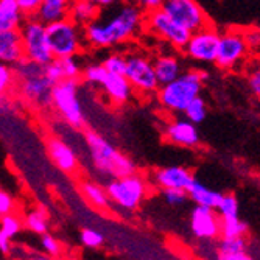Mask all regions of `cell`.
I'll use <instances>...</instances> for the list:
<instances>
[{
  "mask_svg": "<svg viewBox=\"0 0 260 260\" xmlns=\"http://www.w3.org/2000/svg\"><path fill=\"white\" fill-rule=\"evenodd\" d=\"M206 75L200 70H185L181 77L169 84H164L157 90L159 105L169 112L179 114L185 111L192 100L200 97Z\"/></svg>",
  "mask_w": 260,
  "mask_h": 260,
  "instance_id": "obj_4",
  "label": "cell"
},
{
  "mask_svg": "<svg viewBox=\"0 0 260 260\" xmlns=\"http://www.w3.org/2000/svg\"><path fill=\"white\" fill-rule=\"evenodd\" d=\"M16 83L14 67L5 62H0V95L7 93Z\"/></svg>",
  "mask_w": 260,
  "mask_h": 260,
  "instance_id": "obj_33",
  "label": "cell"
},
{
  "mask_svg": "<svg viewBox=\"0 0 260 260\" xmlns=\"http://www.w3.org/2000/svg\"><path fill=\"white\" fill-rule=\"evenodd\" d=\"M217 212L221 218L239 217V201L232 193H223V198L217 207Z\"/></svg>",
  "mask_w": 260,
  "mask_h": 260,
  "instance_id": "obj_31",
  "label": "cell"
},
{
  "mask_svg": "<svg viewBox=\"0 0 260 260\" xmlns=\"http://www.w3.org/2000/svg\"><path fill=\"white\" fill-rule=\"evenodd\" d=\"M190 229L200 240H214L221 235V217L217 209L195 206L190 215Z\"/></svg>",
  "mask_w": 260,
  "mask_h": 260,
  "instance_id": "obj_14",
  "label": "cell"
},
{
  "mask_svg": "<svg viewBox=\"0 0 260 260\" xmlns=\"http://www.w3.org/2000/svg\"><path fill=\"white\" fill-rule=\"evenodd\" d=\"M125 77L133 84L134 90L140 95H153L157 93L160 83L157 80L154 61H151L144 53H129L126 55V72Z\"/></svg>",
  "mask_w": 260,
  "mask_h": 260,
  "instance_id": "obj_9",
  "label": "cell"
},
{
  "mask_svg": "<svg viewBox=\"0 0 260 260\" xmlns=\"http://www.w3.org/2000/svg\"><path fill=\"white\" fill-rule=\"evenodd\" d=\"M154 70H156V75H157L160 86L172 83L173 80L181 77L184 72L181 59L176 55H170V53L159 55L154 59Z\"/></svg>",
  "mask_w": 260,
  "mask_h": 260,
  "instance_id": "obj_21",
  "label": "cell"
},
{
  "mask_svg": "<svg viewBox=\"0 0 260 260\" xmlns=\"http://www.w3.org/2000/svg\"><path fill=\"white\" fill-rule=\"evenodd\" d=\"M25 58L20 30H0V62L16 66Z\"/></svg>",
  "mask_w": 260,
  "mask_h": 260,
  "instance_id": "obj_19",
  "label": "cell"
},
{
  "mask_svg": "<svg viewBox=\"0 0 260 260\" xmlns=\"http://www.w3.org/2000/svg\"><path fill=\"white\" fill-rule=\"evenodd\" d=\"M56 59L61 66L64 80L66 78H69V80H80L81 78L83 67H81V62L77 59V56H64V58H56Z\"/></svg>",
  "mask_w": 260,
  "mask_h": 260,
  "instance_id": "obj_30",
  "label": "cell"
},
{
  "mask_svg": "<svg viewBox=\"0 0 260 260\" xmlns=\"http://www.w3.org/2000/svg\"><path fill=\"white\" fill-rule=\"evenodd\" d=\"M25 226L35 234H45L49 229V221H47V214L44 209H35L28 212L25 217Z\"/></svg>",
  "mask_w": 260,
  "mask_h": 260,
  "instance_id": "obj_26",
  "label": "cell"
},
{
  "mask_svg": "<svg viewBox=\"0 0 260 260\" xmlns=\"http://www.w3.org/2000/svg\"><path fill=\"white\" fill-rule=\"evenodd\" d=\"M87 2L97 5L100 10H105V8H111L114 5H119L122 2H125V0H87Z\"/></svg>",
  "mask_w": 260,
  "mask_h": 260,
  "instance_id": "obj_46",
  "label": "cell"
},
{
  "mask_svg": "<svg viewBox=\"0 0 260 260\" xmlns=\"http://www.w3.org/2000/svg\"><path fill=\"white\" fill-rule=\"evenodd\" d=\"M108 75V70L103 66V62H95V64H87L86 67H83V81L90 84V86H100L103 83V80Z\"/></svg>",
  "mask_w": 260,
  "mask_h": 260,
  "instance_id": "obj_28",
  "label": "cell"
},
{
  "mask_svg": "<svg viewBox=\"0 0 260 260\" xmlns=\"http://www.w3.org/2000/svg\"><path fill=\"white\" fill-rule=\"evenodd\" d=\"M245 35V41L249 47V50H260V30L258 28H252V30H246L243 31Z\"/></svg>",
  "mask_w": 260,
  "mask_h": 260,
  "instance_id": "obj_43",
  "label": "cell"
},
{
  "mask_svg": "<svg viewBox=\"0 0 260 260\" xmlns=\"http://www.w3.org/2000/svg\"><path fill=\"white\" fill-rule=\"evenodd\" d=\"M14 207H16L14 198L10 193H7L5 190H2V188H0V217L13 214Z\"/></svg>",
  "mask_w": 260,
  "mask_h": 260,
  "instance_id": "obj_40",
  "label": "cell"
},
{
  "mask_svg": "<svg viewBox=\"0 0 260 260\" xmlns=\"http://www.w3.org/2000/svg\"><path fill=\"white\" fill-rule=\"evenodd\" d=\"M25 17L17 0H0V30H20Z\"/></svg>",
  "mask_w": 260,
  "mask_h": 260,
  "instance_id": "obj_22",
  "label": "cell"
},
{
  "mask_svg": "<svg viewBox=\"0 0 260 260\" xmlns=\"http://www.w3.org/2000/svg\"><path fill=\"white\" fill-rule=\"evenodd\" d=\"M105 242V235L95 229H83L81 231V243L87 248H99Z\"/></svg>",
  "mask_w": 260,
  "mask_h": 260,
  "instance_id": "obj_37",
  "label": "cell"
},
{
  "mask_svg": "<svg viewBox=\"0 0 260 260\" xmlns=\"http://www.w3.org/2000/svg\"><path fill=\"white\" fill-rule=\"evenodd\" d=\"M20 228H22V221L16 215L8 214V215L0 217V231H2L5 235H8L10 239L16 237L20 231Z\"/></svg>",
  "mask_w": 260,
  "mask_h": 260,
  "instance_id": "obj_35",
  "label": "cell"
},
{
  "mask_svg": "<svg viewBox=\"0 0 260 260\" xmlns=\"http://www.w3.org/2000/svg\"><path fill=\"white\" fill-rule=\"evenodd\" d=\"M72 2L74 0H44L39 10L36 11L35 17L42 23H45V25L64 20L69 17Z\"/></svg>",
  "mask_w": 260,
  "mask_h": 260,
  "instance_id": "obj_20",
  "label": "cell"
},
{
  "mask_svg": "<svg viewBox=\"0 0 260 260\" xmlns=\"http://www.w3.org/2000/svg\"><path fill=\"white\" fill-rule=\"evenodd\" d=\"M162 197H164L165 203L170 206H182L184 203L190 200L188 192L181 190V188H165V190H162Z\"/></svg>",
  "mask_w": 260,
  "mask_h": 260,
  "instance_id": "obj_36",
  "label": "cell"
},
{
  "mask_svg": "<svg viewBox=\"0 0 260 260\" xmlns=\"http://www.w3.org/2000/svg\"><path fill=\"white\" fill-rule=\"evenodd\" d=\"M217 260H255L248 251L242 252H217Z\"/></svg>",
  "mask_w": 260,
  "mask_h": 260,
  "instance_id": "obj_45",
  "label": "cell"
},
{
  "mask_svg": "<svg viewBox=\"0 0 260 260\" xmlns=\"http://www.w3.org/2000/svg\"><path fill=\"white\" fill-rule=\"evenodd\" d=\"M45 148L49 153V157L56 167L66 173H74L78 167V157L74 151V148L69 144L56 136H52L47 139L45 142Z\"/></svg>",
  "mask_w": 260,
  "mask_h": 260,
  "instance_id": "obj_16",
  "label": "cell"
},
{
  "mask_svg": "<svg viewBox=\"0 0 260 260\" xmlns=\"http://www.w3.org/2000/svg\"><path fill=\"white\" fill-rule=\"evenodd\" d=\"M164 136L170 144L184 147V148H193L200 144V133L197 125L188 119H176L165 125Z\"/></svg>",
  "mask_w": 260,
  "mask_h": 260,
  "instance_id": "obj_15",
  "label": "cell"
},
{
  "mask_svg": "<svg viewBox=\"0 0 260 260\" xmlns=\"http://www.w3.org/2000/svg\"><path fill=\"white\" fill-rule=\"evenodd\" d=\"M10 251H11V239L0 231V252L8 254Z\"/></svg>",
  "mask_w": 260,
  "mask_h": 260,
  "instance_id": "obj_47",
  "label": "cell"
},
{
  "mask_svg": "<svg viewBox=\"0 0 260 260\" xmlns=\"http://www.w3.org/2000/svg\"><path fill=\"white\" fill-rule=\"evenodd\" d=\"M154 182L165 190V188H181V190H188L195 181V176L190 170L181 167V165H170V167H162L154 172Z\"/></svg>",
  "mask_w": 260,
  "mask_h": 260,
  "instance_id": "obj_17",
  "label": "cell"
},
{
  "mask_svg": "<svg viewBox=\"0 0 260 260\" xmlns=\"http://www.w3.org/2000/svg\"><path fill=\"white\" fill-rule=\"evenodd\" d=\"M248 86L252 92V95L260 100V67L252 69L248 75Z\"/></svg>",
  "mask_w": 260,
  "mask_h": 260,
  "instance_id": "obj_41",
  "label": "cell"
},
{
  "mask_svg": "<svg viewBox=\"0 0 260 260\" xmlns=\"http://www.w3.org/2000/svg\"><path fill=\"white\" fill-rule=\"evenodd\" d=\"M20 10L23 11L27 17H33L36 14V11L39 10V7L42 5L44 0H17Z\"/></svg>",
  "mask_w": 260,
  "mask_h": 260,
  "instance_id": "obj_42",
  "label": "cell"
},
{
  "mask_svg": "<svg viewBox=\"0 0 260 260\" xmlns=\"http://www.w3.org/2000/svg\"><path fill=\"white\" fill-rule=\"evenodd\" d=\"M248 52L249 47L245 41L243 31L228 30L221 33L215 64L223 70H232L246 58Z\"/></svg>",
  "mask_w": 260,
  "mask_h": 260,
  "instance_id": "obj_13",
  "label": "cell"
},
{
  "mask_svg": "<svg viewBox=\"0 0 260 260\" xmlns=\"http://www.w3.org/2000/svg\"><path fill=\"white\" fill-rule=\"evenodd\" d=\"M188 197L190 200L198 204V206H206V207H212V209H217L221 198H223V193L214 190V188L207 187L206 184L200 182L198 179L193 181V184L188 187Z\"/></svg>",
  "mask_w": 260,
  "mask_h": 260,
  "instance_id": "obj_23",
  "label": "cell"
},
{
  "mask_svg": "<svg viewBox=\"0 0 260 260\" xmlns=\"http://www.w3.org/2000/svg\"><path fill=\"white\" fill-rule=\"evenodd\" d=\"M162 10L190 33L209 25V17L197 0H165Z\"/></svg>",
  "mask_w": 260,
  "mask_h": 260,
  "instance_id": "obj_12",
  "label": "cell"
},
{
  "mask_svg": "<svg viewBox=\"0 0 260 260\" xmlns=\"http://www.w3.org/2000/svg\"><path fill=\"white\" fill-rule=\"evenodd\" d=\"M147 190V181L144 176L137 175V172L123 178H115L106 185L111 201L125 210H136L145 200Z\"/></svg>",
  "mask_w": 260,
  "mask_h": 260,
  "instance_id": "obj_8",
  "label": "cell"
},
{
  "mask_svg": "<svg viewBox=\"0 0 260 260\" xmlns=\"http://www.w3.org/2000/svg\"><path fill=\"white\" fill-rule=\"evenodd\" d=\"M100 11V16L84 27V39L93 49H109L131 41L145 23V13L133 2H122Z\"/></svg>",
  "mask_w": 260,
  "mask_h": 260,
  "instance_id": "obj_1",
  "label": "cell"
},
{
  "mask_svg": "<svg viewBox=\"0 0 260 260\" xmlns=\"http://www.w3.org/2000/svg\"><path fill=\"white\" fill-rule=\"evenodd\" d=\"M44 72H45V77L49 78L53 84L59 83L61 80H64V75H62V70H61V66L58 62V59L55 58L50 64L44 66Z\"/></svg>",
  "mask_w": 260,
  "mask_h": 260,
  "instance_id": "obj_39",
  "label": "cell"
},
{
  "mask_svg": "<svg viewBox=\"0 0 260 260\" xmlns=\"http://www.w3.org/2000/svg\"><path fill=\"white\" fill-rule=\"evenodd\" d=\"M33 260H50V255H39V257H36Z\"/></svg>",
  "mask_w": 260,
  "mask_h": 260,
  "instance_id": "obj_48",
  "label": "cell"
},
{
  "mask_svg": "<svg viewBox=\"0 0 260 260\" xmlns=\"http://www.w3.org/2000/svg\"><path fill=\"white\" fill-rule=\"evenodd\" d=\"M41 245H42V249H44V252L47 255H50V257H58L59 255V251H61L59 243L49 232H45V234L41 235Z\"/></svg>",
  "mask_w": 260,
  "mask_h": 260,
  "instance_id": "obj_38",
  "label": "cell"
},
{
  "mask_svg": "<svg viewBox=\"0 0 260 260\" xmlns=\"http://www.w3.org/2000/svg\"><path fill=\"white\" fill-rule=\"evenodd\" d=\"M131 2L136 4L144 13H150V11L162 8L165 0H131Z\"/></svg>",
  "mask_w": 260,
  "mask_h": 260,
  "instance_id": "obj_44",
  "label": "cell"
},
{
  "mask_svg": "<svg viewBox=\"0 0 260 260\" xmlns=\"http://www.w3.org/2000/svg\"><path fill=\"white\" fill-rule=\"evenodd\" d=\"M14 72L17 87L23 100L41 109L52 105L55 84L45 77L44 66L23 58L14 66Z\"/></svg>",
  "mask_w": 260,
  "mask_h": 260,
  "instance_id": "obj_3",
  "label": "cell"
},
{
  "mask_svg": "<svg viewBox=\"0 0 260 260\" xmlns=\"http://www.w3.org/2000/svg\"><path fill=\"white\" fill-rule=\"evenodd\" d=\"M20 33L27 59L35 61L41 66H47L55 59L45 23H42L33 16L23 22V25L20 27Z\"/></svg>",
  "mask_w": 260,
  "mask_h": 260,
  "instance_id": "obj_7",
  "label": "cell"
},
{
  "mask_svg": "<svg viewBox=\"0 0 260 260\" xmlns=\"http://www.w3.org/2000/svg\"><path fill=\"white\" fill-rule=\"evenodd\" d=\"M81 192L86 197V200L99 209H108L111 204V198L106 192V188L100 187L95 182H83L81 184Z\"/></svg>",
  "mask_w": 260,
  "mask_h": 260,
  "instance_id": "obj_25",
  "label": "cell"
},
{
  "mask_svg": "<svg viewBox=\"0 0 260 260\" xmlns=\"http://www.w3.org/2000/svg\"><path fill=\"white\" fill-rule=\"evenodd\" d=\"M49 41L55 58L75 56L81 52L84 44V28L72 19H64L47 25Z\"/></svg>",
  "mask_w": 260,
  "mask_h": 260,
  "instance_id": "obj_6",
  "label": "cell"
},
{
  "mask_svg": "<svg viewBox=\"0 0 260 260\" xmlns=\"http://www.w3.org/2000/svg\"><path fill=\"white\" fill-rule=\"evenodd\" d=\"M220 38L221 33H218L214 27L207 25L190 35V39L185 44L182 52L185 53V56L197 62H215Z\"/></svg>",
  "mask_w": 260,
  "mask_h": 260,
  "instance_id": "obj_11",
  "label": "cell"
},
{
  "mask_svg": "<svg viewBox=\"0 0 260 260\" xmlns=\"http://www.w3.org/2000/svg\"><path fill=\"white\" fill-rule=\"evenodd\" d=\"M248 232V224L239 217L221 218V237H245Z\"/></svg>",
  "mask_w": 260,
  "mask_h": 260,
  "instance_id": "obj_27",
  "label": "cell"
},
{
  "mask_svg": "<svg viewBox=\"0 0 260 260\" xmlns=\"http://www.w3.org/2000/svg\"><path fill=\"white\" fill-rule=\"evenodd\" d=\"M52 106L61 119L75 129L84 126L86 117L80 100V80H61L53 87Z\"/></svg>",
  "mask_w": 260,
  "mask_h": 260,
  "instance_id": "obj_5",
  "label": "cell"
},
{
  "mask_svg": "<svg viewBox=\"0 0 260 260\" xmlns=\"http://www.w3.org/2000/svg\"><path fill=\"white\" fill-rule=\"evenodd\" d=\"M103 66L109 74L125 75L126 72V55L123 53H111L105 58Z\"/></svg>",
  "mask_w": 260,
  "mask_h": 260,
  "instance_id": "obj_32",
  "label": "cell"
},
{
  "mask_svg": "<svg viewBox=\"0 0 260 260\" xmlns=\"http://www.w3.org/2000/svg\"><path fill=\"white\" fill-rule=\"evenodd\" d=\"M84 140L89 148V154H90L93 167L102 175L111 176L115 179V178H123L137 172V167L133 162V159L120 153L99 133L92 129L84 131Z\"/></svg>",
  "mask_w": 260,
  "mask_h": 260,
  "instance_id": "obj_2",
  "label": "cell"
},
{
  "mask_svg": "<svg viewBox=\"0 0 260 260\" xmlns=\"http://www.w3.org/2000/svg\"><path fill=\"white\" fill-rule=\"evenodd\" d=\"M100 11L102 10L97 5L87 2V0H74L72 7H70L69 19H72L75 23L84 28L100 16Z\"/></svg>",
  "mask_w": 260,
  "mask_h": 260,
  "instance_id": "obj_24",
  "label": "cell"
},
{
  "mask_svg": "<svg viewBox=\"0 0 260 260\" xmlns=\"http://www.w3.org/2000/svg\"><path fill=\"white\" fill-rule=\"evenodd\" d=\"M184 115H185V119L193 122L195 125L203 123L206 120V117H207V105H206L204 99L200 95L195 100H192L190 105L185 108Z\"/></svg>",
  "mask_w": 260,
  "mask_h": 260,
  "instance_id": "obj_29",
  "label": "cell"
},
{
  "mask_svg": "<svg viewBox=\"0 0 260 260\" xmlns=\"http://www.w3.org/2000/svg\"><path fill=\"white\" fill-rule=\"evenodd\" d=\"M100 86H102V90L105 92L106 99L112 105H117V106L126 105L136 92L133 84L125 75H117V74H109V72Z\"/></svg>",
  "mask_w": 260,
  "mask_h": 260,
  "instance_id": "obj_18",
  "label": "cell"
},
{
  "mask_svg": "<svg viewBox=\"0 0 260 260\" xmlns=\"http://www.w3.org/2000/svg\"><path fill=\"white\" fill-rule=\"evenodd\" d=\"M220 252H242L248 251V243L245 237H223L218 246Z\"/></svg>",
  "mask_w": 260,
  "mask_h": 260,
  "instance_id": "obj_34",
  "label": "cell"
},
{
  "mask_svg": "<svg viewBox=\"0 0 260 260\" xmlns=\"http://www.w3.org/2000/svg\"><path fill=\"white\" fill-rule=\"evenodd\" d=\"M145 25L154 36H157L159 39H162L164 42H167L173 49L178 50L184 49L192 35L162 8L145 13Z\"/></svg>",
  "mask_w": 260,
  "mask_h": 260,
  "instance_id": "obj_10",
  "label": "cell"
}]
</instances>
